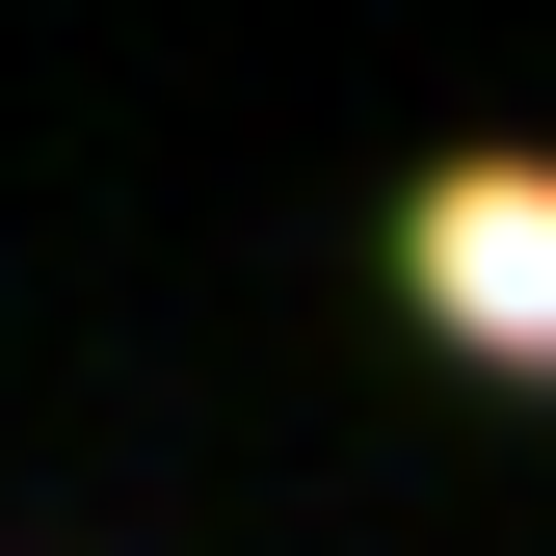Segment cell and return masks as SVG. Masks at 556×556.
<instances>
[{
	"mask_svg": "<svg viewBox=\"0 0 556 556\" xmlns=\"http://www.w3.org/2000/svg\"><path fill=\"white\" fill-rule=\"evenodd\" d=\"M397 292H425L451 371H530L556 397V160H451L425 213H397Z\"/></svg>",
	"mask_w": 556,
	"mask_h": 556,
	"instance_id": "obj_1",
	"label": "cell"
}]
</instances>
